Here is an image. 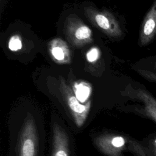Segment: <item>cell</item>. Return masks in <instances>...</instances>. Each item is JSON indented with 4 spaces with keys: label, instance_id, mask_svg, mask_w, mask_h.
Masks as SVG:
<instances>
[{
    "label": "cell",
    "instance_id": "obj_1",
    "mask_svg": "<svg viewBox=\"0 0 156 156\" xmlns=\"http://www.w3.org/2000/svg\"><path fill=\"white\" fill-rule=\"evenodd\" d=\"M84 15L87 18L104 34L110 37L118 38L122 31L114 15L107 10H99L88 6L84 8Z\"/></svg>",
    "mask_w": 156,
    "mask_h": 156
},
{
    "label": "cell",
    "instance_id": "obj_2",
    "mask_svg": "<svg viewBox=\"0 0 156 156\" xmlns=\"http://www.w3.org/2000/svg\"><path fill=\"white\" fill-rule=\"evenodd\" d=\"M65 34L70 44L77 48L93 41L91 30L75 15H71L66 18Z\"/></svg>",
    "mask_w": 156,
    "mask_h": 156
},
{
    "label": "cell",
    "instance_id": "obj_3",
    "mask_svg": "<svg viewBox=\"0 0 156 156\" xmlns=\"http://www.w3.org/2000/svg\"><path fill=\"white\" fill-rule=\"evenodd\" d=\"M59 90L63 100L73 116L76 124L78 127L82 126L88 114L91 105L90 101L85 104H81L74 95L70 87L62 77L60 78Z\"/></svg>",
    "mask_w": 156,
    "mask_h": 156
},
{
    "label": "cell",
    "instance_id": "obj_4",
    "mask_svg": "<svg viewBox=\"0 0 156 156\" xmlns=\"http://www.w3.org/2000/svg\"><path fill=\"white\" fill-rule=\"evenodd\" d=\"M37 134L35 122L28 113L23 122L18 141V156H37Z\"/></svg>",
    "mask_w": 156,
    "mask_h": 156
},
{
    "label": "cell",
    "instance_id": "obj_5",
    "mask_svg": "<svg viewBox=\"0 0 156 156\" xmlns=\"http://www.w3.org/2000/svg\"><path fill=\"white\" fill-rule=\"evenodd\" d=\"M156 35V0L146 13L140 31L139 42L142 46L150 43Z\"/></svg>",
    "mask_w": 156,
    "mask_h": 156
},
{
    "label": "cell",
    "instance_id": "obj_6",
    "mask_svg": "<svg viewBox=\"0 0 156 156\" xmlns=\"http://www.w3.org/2000/svg\"><path fill=\"white\" fill-rule=\"evenodd\" d=\"M52 156H69L68 138L65 130L57 124L53 126Z\"/></svg>",
    "mask_w": 156,
    "mask_h": 156
},
{
    "label": "cell",
    "instance_id": "obj_7",
    "mask_svg": "<svg viewBox=\"0 0 156 156\" xmlns=\"http://www.w3.org/2000/svg\"><path fill=\"white\" fill-rule=\"evenodd\" d=\"M49 50L53 60L58 63H68L71 61L70 51L67 44L60 38L52 40Z\"/></svg>",
    "mask_w": 156,
    "mask_h": 156
},
{
    "label": "cell",
    "instance_id": "obj_8",
    "mask_svg": "<svg viewBox=\"0 0 156 156\" xmlns=\"http://www.w3.org/2000/svg\"><path fill=\"white\" fill-rule=\"evenodd\" d=\"M130 93L143 102L146 114L156 122V99L148 91L141 88L132 90Z\"/></svg>",
    "mask_w": 156,
    "mask_h": 156
},
{
    "label": "cell",
    "instance_id": "obj_9",
    "mask_svg": "<svg viewBox=\"0 0 156 156\" xmlns=\"http://www.w3.org/2000/svg\"><path fill=\"white\" fill-rule=\"evenodd\" d=\"M90 93V88L88 86L84 83H80L76 86V94L77 99L80 101H84L87 99Z\"/></svg>",
    "mask_w": 156,
    "mask_h": 156
},
{
    "label": "cell",
    "instance_id": "obj_10",
    "mask_svg": "<svg viewBox=\"0 0 156 156\" xmlns=\"http://www.w3.org/2000/svg\"><path fill=\"white\" fill-rule=\"evenodd\" d=\"M8 46L12 51H17L21 49L22 48V41L20 37L18 35L11 37L8 43Z\"/></svg>",
    "mask_w": 156,
    "mask_h": 156
},
{
    "label": "cell",
    "instance_id": "obj_11",
    "mask_svg": "<svg viewBox=\"0 0 156 156\" xmlns=\"http://www.w3.org/2000/svg\"><path fill=\"white\" fill-rule=\"evenodd\" d=\"M137 72L144 78L156 83V66L154 70H146V69H138Z\"/></svg>",
    "mask_w": 156,
    "mask_h": 156
},
{
    "label": "cell",
    "instance_id": "obj_12",
    "mask_svg": "<svg viewBox=\"0 0 156 156\" xmlns=\"http://www.w3.org/2000/svg\"><path fill=\"white\" fill-rule=\"evenodd\" d=\"M99 56V51L98 49L96 48H92L89 51V52L87 54V60L90 62H93L96 61Z\"/></svg>",
    "mask_w": 156,
    "mask_h": 156
},
{
    "label": "cell",
    "instance_id": "obj_13",
    "mask_svg": "<svg viewBox=\"0 0 156 156\" xmlns=\"http://www.w3.org/2000/svg\"><path fill=\"white\" fill-rule=\"evenodd\" d=\"M154 146H155V151H156V138H155V140H154Z\"/></svg>",
    "mask_w": 156,
    "mask_h": 156
}]
</instances>
